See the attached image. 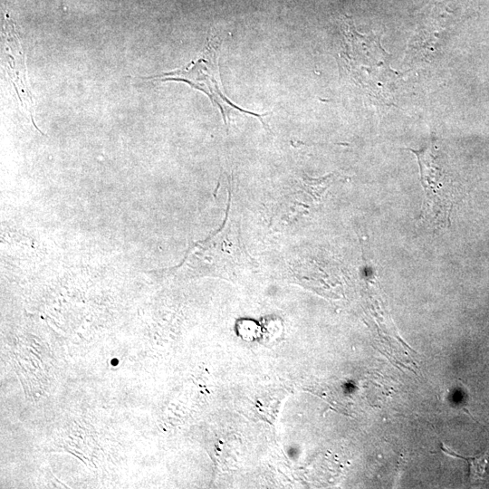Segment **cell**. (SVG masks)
<instances>
[{
    "instance_id": "1",
    "label": "cell",
    "mask_w": 489,
    "mask_h": 489,
    "mask_svg": "<svg viewBox=\"0 0 489 489\" xmlns=\"http://www.w3.org/2000/svg\"><path fill=\"white\" fill-rule=\"evenodd\" d=\"M223 42L219 34L211 33L202 56L192 61L183 68L158 75L148 76L143 79H155L161 82H182L193 89L205 93L212 103L218 108L226 128L230 122L233 110L258 118L264 128L269 129L264 117L270 113L259 114L244 110L234 102L224 93L221 88L220 73L218 68V52Z\"/></svg>"
},
{
    "instance_id": "2",
    "label": "cell",
    "mask_w": 489,
    "mask_h": 489,
    "mask_svg": "<svg viewBox=\"0 0 489 489\" xmlns=\"http://www.w3.org/2000/svg\"><path fill=\"white\" fill-rule=\"evenodd\" d=\"M418 161L421 182L425 191L421 218L432 225H446L455 200L449 183L444 179L441 168L436 163L435 146L431 143L422 149H407Z\"/></svg>"
},
{
    "instance_id": "3",
    "label": "cell",
    "mask_w": 489,
    "mask_h": 489,
    "mask_svg": "<svg viewBox=\"0 0 489 489\" xmlns=\"http://www.w3.org/2000/svg\"><path fill=\"white\" fill-rule=\"evenodd\" d=\"M5 37V70L15 90L21 110L34 123V101L27 82L24 55L12 24H6Z\"/></svg>"
},
{
    "instance_id": "4",
    "label": "cell",
    "mask_w": 489,
    "mask_h": 489,
    "mask_svg": "<svg viewBox=\"0 0 489 489\" xmlns=\"http://www.w3.org/2000/svg\"><path fill=\"white\" fill-rule=\"evenodd\" d=\"M441 448L446 455L467 462L469 466L468 479L471 483L476 482L484 477L485 467L489 458L488 451L475 456H462L453 452V450L450 448L446 447L444 444L441 445Z\"/></svg>"
}]
</instances>
